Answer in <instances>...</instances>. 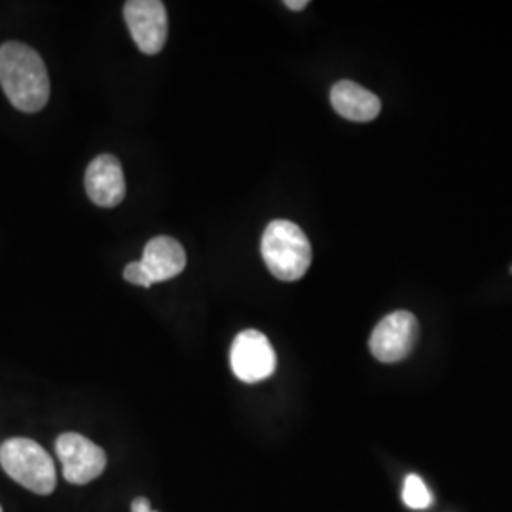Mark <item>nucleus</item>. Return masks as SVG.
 Returning <instances> with one entry per match:
<instances>
[{"label": "nucleus", "mask_w": 512, "mask_h": 512, "mask_svg": "<svg viewBox=\"0 0 512 512\" xmlns=\"http://www.w3.org/2000/svg\"><path fill=\"white\" fill-rule=\"evenodd\" d=\"M129 33L143 54H160L167 40V10L160 0H129L124 6Z\"/></svg>", "instance_id": "0eeeda50"}, {"label": "nucleus", "mask_w": 512, "mask_h": 512, "mask_svg": "<svg viewBox=\"0 0 512 512\" xmlns=\"http://www.w3.org/2000/svg\"><path fill=\"white\" fill-rule=\"evenodd\" d=\"M55 452L63 465L65 480L76 486L90 484L107 467L105 450L78 433H63L55 442Z\"/></svg>", "instance_id": "39448f33"}, {"label": "nucleus", "mask_w": 512, "mask_h": 512, "mask_svg": "<svg viewBox=\"0 0 512 512\" xmlns=\"http://www.w3.org/2000/svg\"><path fill=\"white\" fill-rule=\"evenodd\" d=\"M418 336V319L410 311H393L372 330L370 351L382 363H399L412 353Z\"/></svg>", "instance_id": "20e7f679"}, {"label": "nucleus", "mask_w": 512, "mask_h": 512, "mask_svg": "<svg viewBox=\"0 0 512 512\" xmlns=\"http://www.w3.org/2000/svg\"><path fill=\"white\" fill-rule=\"evenodd\" d=\"M86 192L99 207H116L126 198V177L116 156L101 154L88 165Z\"/></svg>", "instance_id": "6e6552de"}, {"label": "nucleus", "mask_w": 512, "mask_h": 512, "mask_svg": "<svg viewBox=\"0 0 512 512\" xmlns=\"http://www.w3.org/2000/svg\"><path fill=\"white\" fill-rule=\"evenodd\" d=\"M131 512H158L154 511L152 507H150V501H148L147 497H137L135 501H133V505H131Z\"/></svg>", "instance_id": "ddd939ff"}, {"label": "nucleus", "mask_w": 512, "mask_h": 512, "mask_svg": "<svg viewBox=\"0 0 512 512\" xmlns=\"http://www.w3.org/2000/svg\"><path fill=\"white\" fill-rule=\"evenodd\" d=\"M124 277H126V281L131 283V285H139V287H152L154 285V281H152V277L147 272V268L143 266V262L139 260V262H131L126 266V270H124Z\"/></svg>", "instance_id": "f8f14e48"}, {"label": "nucleus", "mask_w": 512, "mask_h": 512, "mask_svg": "<svg viewBox=\"0 0 512 512\" xmlns=\"http://www.w3.org/2000/svg\"><path fill=\"white\" fill-rule=\"evenodd\" d=\"M404 505H408L414 511H423L433 503V495L420 476H406L403 486Z\"/></svg>", "instance_id": "9b49d317"}, {"label": "nucleus", "mask_w": 512, "mask_h": 512, "mask_svg": "<svg viewBox=\"0 0 512 512\" xmlns=\"http://www.w3.org/2000/svg\"><path fill=\"white\" fill-rule=\"evenodd\" d=\"M0 512H2V507H0Z\"/></svg>", "instance_id": "2eb2a0df"}, {"label": "nucleus", "mask_w": 512, "mask_h": 512, "mask_svg": "<svg viewBox=\"0 0 512 512\" xmlns=\"http://www.w3.org/2000/svg\"><path fill=\"white\" fill-rule=\"evenodd\" d=\"M285 6H287L289 10L298 12V10H304V8L308 6V0H287V2H285Z\"/></svg>", "instance_id": "4468645a"}, {"label": "nucleus", "mask_w": 512, "mask_h": 512, "mask_svg": "<svg viewBox=\"0 0 512 512\" xmlns=\"http://www.w3.org/2000/svg\"><path fill=\"white\" fill-rule=\"evenodd\" d=\"M260 253L268 270L281 281H298L310 270V239L291 220H272L266 226Z\"/></svg>", "instance_id": "f03ea898"}, {"label": "nucleus", "mask_w": 512, "mask_h": 512, "mask_svg": "<svg viewBox=\"0 0 512 512\" xmlns=\"http://www.w3.org/2000/svg\"><path fill=\"white\" fill-rule=\"evenodd\" d=\"M511 272H512V268H511Z\"/></svg>", "instance_id": "dca6fc26"}, {"label": "nucleus", "mask_w": 512, "mask_h": 512, "mask_svg": "<svg viewBox=\"0 0 512 512\" xmlns=\"http://www.w3.org/2000/svg\"><path fill=\"white\" fill-rule=\"evenodd\" d=\"M141 262L147 268L152 281L162 283L183 272L186 266V253L177 239L158 236L148 241Z\"/></svg>", "instance_id": "9d476101"}, {"label": "nucleus", "mask_w": 512, "mask_h": 512, "mask_svg": "<svg viewBox=\"0 0 512 512\" xmlns=\"http://www.w3.org/2000/svg\"><path fill=\"white\" fill-rule=\"evenodd\" d=\"M230 365L238 380L245 384H258L274 374L277 357L270 340L262 332L243 330L230 349Z\"/></svg>", "instance_id": "423d86ee"}, {"label": "nucleus", "mask_w": 512, "mask_h": 512, "mask_svg": "<svg viewBox=\"0 0 512 512\" xmlns=\"http://www.w3.org/2000/svg\"><path fill=\"white\" fill-rule=\"evenodd\" d=\"M0 86L21 112H38L50 99V76L42 57L21 42L0 46Z\"/></svg>", "instance_id": "f257e3e1"}, {"label": "nucleus", "mask_w": 512, "mask_h": 512, "mask_svg": "<svg viewBox=\"0 0 512 512\" xmlns=\"http://www.w3.org/2000/svg\"><path fill=\"white\" fill-rule=\"evenodd\" d=\"M4 473L23 488L38 495H50L57 486L52 456L31 439H8L0 446Z\"/></svg>", "instance_id": "7ed1b4c3"}, {"label": "nucleus", "mask_w": 512, "mask_h": 512, "mask_svg": "<svg viewBox=\"0 0 512 512\" xmlns=\"http://www.w3.org/2000/svg\"><path fill=\"white\" fill-rule=\"evenodd\" d=\"M330 103L342 118L351 122H370L378 118L382 110L378 95L351 80H340L334 84L330 92Z\"/></svg>", "instance_id": "1a4fd4ad"}]
</instances>
